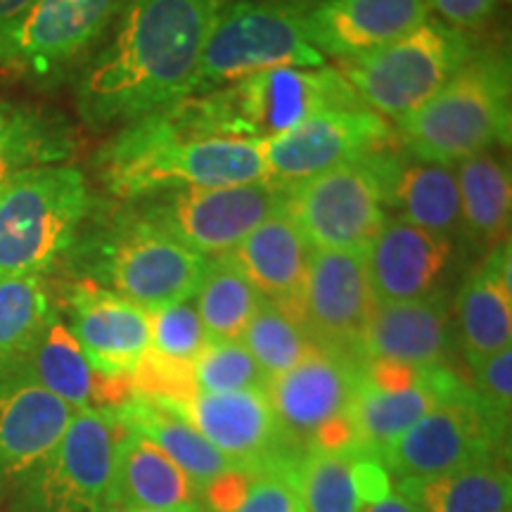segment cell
<instances>
[{"label":"cell","mask_w":512,"mask_h":512,"mask_svg":"<svg viewBox=\"0 0 512 512\" xmlns=\"http://www.w3.org/2000/svg\"><path fill=\"white\" fill-rule=\"evenodd\" d=\"M107 508L207 512L197 484L150 439L140 437L126 425L114 458Z\"/></svg>","instance_id":"d4e9b609"},{"label":"cell","mask_w":512,"mask_h":512,"mask_svg":"<svg viewBox=\"0 0 512 512\" xmlns=\"http://www.w3.org/2000/svg\"><path fill=\"white\" fill-rule=\"evenodd\" d=\"M197 389L204 394L249 392L266 389L268 377L254 361L240 339L230 342H209L192 363Z\"/></svg>","instance_id":"8d00e7d4"},{"label":"cell","mask_w":512,"mask_h":512,"mask_svg":"<svg viewBox=\"0 0 512 512\" xmlns=\"http://www.w3.org/2000/svg\"><path fill=\"white\" fill-rule=\"evenodd\" d=\"M57 313L41 273L0 278V377L15 373Z\"/></svg>","instance_id":"1f68e13d"},{"label":"cell","mask_w":512,"mask_h":512,"mask_svg":"<svg viewBox=\"0 0 512 512\" xmlns=\"http://www.w3.org/2000/svg\"><path fill=\"white\" fill-rule=\"evenodd\" d=\"M451 347V304L439 290L415 302L375 306L354 354L361 361H399L430 368L444 366Z\"/></svg>","instance_id":"7402d4cb"},{"label":"cell","mask_w":512,"mask_h":512,"mask_svg":"<svg viewBox=\"0 0 512 512\" xmlns=\"http://www.w3.org/2000/svg\"><path fill=\"white\" fill-rule=\"evenodd\" d=\"M207 266V256L140 216L119 226L95 252L91 283L107 285L150 313L195 297Z\"/></svg>","instance_id":"30bf717a"},{"label":"cell","mask_w":512,"mask_h":512,"mask_svg":"<svg viewBox=\"0 0 512 512\" xmlns=\"http://www.w3.org/2000/svg\"><path fill=\"white\" fill-rule=\"evenodd\" d=\"M453 259V242L427 233L403 216H387L366 249L368 283L375 306L425 299L441 290Z\"/></svg>","instance_id":"d6986e66"},{"label":"cell","mask_w":512,"mask_h":512,"mask_svg":"<svg viewBox=\"0 0 512 512\" xmlns=\"http://www.w3.org/2000/svg\"><path fill=\"white\" fill-rule=\"evenodd\" d=\"M460 233L477 252L508 242L512 181L510 166L496 150L479 152L456 164Z\"/></svg>","instance_id":"83f0119b"},{"label":"cell","mask_w":512,"mask_h":512,"mask_svg":"<svg viewBox=\"0 0 512 512\" xmlns=\"http://www.w3.org/2000/svg\"><path fill=\"white\" fill-rule=\"evenodd\" d=\"M195 98L211 138L268 140L313 114L363 107L349 81L332 67L271 69Z\"/></svg>","instance_id":"8992f818"},{"label":"cell","mask_w":512,"mask_h":512,"mask_svg":"<svg viewBox=\"0 0 512 512\" xmlns=\"http://www.w3.org/2000/svg\"><path fill=\"white\" fill-rule=\"evenodd\" d=\"M427 17V0H316L306 34L320 55L347 62L411 34Z\"/></svg>","instance_id":"ffe728a7"},{"label":"cell","mask_w":512,"mask_h":512,"mask_svg":"<svg viewBox=\"0 0 512 512\" xmlns=\"http://www.w3.org/2000/svg\"><path fill=\"white\" fill-rule=\"evenodd\" d=\"M91 207L74 166H36L0 185V278L38 275L72 249Z\"/></svg>","instance_id":"5b68a950"},{"label":"cell","mask_w":512,"mask_h":512,"mask_svg":"<svg viewBox=\"0 0 512 512\" xmlns=\"http://www.w3.org/2000/svg\"><path fill=\"white\" fill-rule=\"evenodd\" d=\"M401 157L370 152L325 174L292 185L285 211L313 249L366 252L392 209Z\"/></svg>","instance_id":"52a82bcc"},{"label":"cell","mask_w":512,"mask_h":512,"mask_svg":"<svg viewBox=\"0 0 512 512\" xmlns=\"http://www.w3.org/2000/svg\"><path fill=\"white\" fill-rule=\"evenodd\" d=\"M313 0H233L223 5L204 43L190 95L283 67H325L306 34Z\"/></svg>","instance_id":"277c9868"},{"label":"cell","mask_w":512,"mask_h":512,"mask_svg":"<svg viewBox=\"0 0 512 512\" xmlns=\"http://www.w3.org/2000/svg\"><path fill=\"white\" fill-rule=\"evenodd\" d=\"M102 512H171V510H150V508H107Z\"/></svg>","instance_id":"f6af8a7d"},{"label":"cell","mask_w":512,"mask_h":512,"mask_svg":"<svg viewBox=\"0 0 512 512\" xmlns=\"http://www.w3.org/2000/svg\"><path fill=\"white\" fill-rule=\"evenodd\" d=\"M389 138L392 128L387 119L368 107L313 114L290 131L261 140L268 181L292 188L351 159L384 150Z\"/></svg>","instance_id":"4fadbf2b"},{"label":"cell","mask_w":512,"mask_h":512,"mask_svg":"<svg viewBox=\"0 0 512 512\" xmlns=\"http://www.w3.org/2000/svg\"><path fill=\"white\" fill-rule=\"evenodd\" d=\"M285 185L273 181L221 188H178L147 209L145 219L192 252L216 259L230 254L266 219L285 209Z\"/></svg>","instance_id":"7c38bea8"},{"label":"cell","mask_w":512,"mask_h":512,"mask_svg":"<svg viewBox=\"0 0 512 512\" xmlns=\"http://www.w3.org/2000/svg\"><path fill=\"white\" fill-rule=\"evenodd\" d=\"M361 512H422V508L413 498H408L406 494H401L399 489L389 491L382 501L363 505Z\"/></svg>","instance_id":"ee69618b"},{"label":"cell","mask_w":512,"mask_h":512,"mask_svg":"<svg viewBox=\"0 0 512 512\" xmlns=\"http://www.w3.org/2000/svg\"><path fill=\"white\" fill-rule=\"evenodd\" d=\"M261 302L264 297L228 254L209 259L195 292V306L209 342L240 339Z\"/></svg>","instance_id":"d6a6232c"},{"label":"cell","mask_w":512,"mask_h":512,"mask_svg":"<svg viewBox=\"0 0 512 512\" xmlns=\"http://www.w3.org/2000/svg\"><path fill=\"white\" fill-rule=\"evenodd\" d=\"M505 439L508 425L486 411L470 384H465L411 430L384 446L377 458L399 482L432 479L505 453Z\"/></svg>","instance_id":"8fae6325"},{"label":"cell","mask_w":512,"mask_h":512,"mask_svg":"<svg viewBox=\"0 0 512 512\" xmlns=\"http://www.w3.org/2000/svg\"><path fill=\"white\" fill-rule=\"evenodd\" d=\"M12 375L36 382L38 387L48 389L57 399L69 403L74 411H83V408L114 411L136 399L133 375L107 377L95 373L60 313L50 320L34 349Z\"/></svg>","instance_id":"603a6c76"},{"label":"cell","mask_w":512,"mask_h":512,"mask_svg":"<svg viewBox=\"0 0 512 512\" xmlns=\"http://www.w3.org/2000/svg\"><path fill=\"white\" fill-rule=\"evenodd\" d=\"M114 413L119 415V420L128 430L150 439L166 458L174 460L200 491L226 472L242 467L235 460L223 456L219 448L211 446L183 415L162 406V403L136 396L126 406L114 408Z\"/></svg>","instance_id":"f1b7e54d"},{"label":"cell","mask_w":512,"mask_h":512,"mask_svg":"<svg viewBox=\"0 0 512 512\" xmlns=\"http://www.w3.org/2000/svg\"><path fill=\"white\" fill-rule=\"evenodd\" d=\"M38 0H0V64H12L24 22Z\"/></svg>","instance_id":"7bdbcfd3"},{"label":"cell","mask_w":512,"mask_h":512,"mask_svg":"<svg viewBox=\"0 0 512 512\" xmlns=\"http://www.w3.org/2000/svg\"><path fill=\"white\" fill-rule=\"evenodd\" d=\"M358 380L361 358L325 347H316L292 370L268 380L266 399L294 456H302L325 422L349 413Z\"/></svg>","instance_id":"5bb4252c"},{"label":"cell","mask_w":512,"mask_h":512,"mask_svg":"<svg viewBox=\"0 0 512 512\" xmlns=\"http://www.w3.org/2000/svg\"><path fill=\"white\" fill-rule=\"evenodd\" d=\"M74 413L27 377H0V489L24 482L62 439Z\"/></svg>","instance_id":"44dd1931"},{"label":"cell","mask_w":512,"mask_h":512,"mask_svg":"<svg viewBox=\"0 0 512 512\" xmlns=\"http://www.w3.org/2000/svg\"><path fill=\"white\" fill-rule=\"evenodd\" d=\"M98 171L107 190L124 200L169 188L268 181L261 140L209 138L192 95L121 128L100 150Z\"/></svg>","instance_id":"7a4b0ae2"},{"label":"cell","mask_w":512,"mask_h":512,"mask_svg":"<svg viewBox=\"0 0 512 512\" xmlns=\"http://www.w3.org/2000/svg\"><path fill=\"white\" fill-rule=\"evenodd\" d=\"M0 117H3V110H0Z\"/></svg>","instance_id":"bcb514c9"},{"label":"cell","mask_w":512,"mask_h":512,"mask_svg":"<svg viewBox=\"0 0 512 512\" xmlns=\"http://www.w3.org/2000/svg\"><path fill=\"white\" fill-rule=\"evenodd\" d=\"M472 392L496 420L510 425L512 349L496 351V354L472 363Z\"/></svg>","instance_id":"60d3db41"},{"label":"cell","mask_w":512,"mask_h":512,"mask_svg":"<svg viewBox=\"0 0 512 512\" xmlns=\"http://www.w3.org/2000/svg\"><path fill=\"white\" fill-rule=\"evenodd\" d=\"M510 64L501 53H477L441 91L396 121L415 159L456 166L510 143Z\"/></svg>","instance_id":"3957f363"},{"label":"cell","mask_w":512,"mask_h":512,"mask_svg":"<svg viewBox=\"0 0 512 512\" xmlns=\"http://www.w3.org/2000/svg\"><path fill=\"white\" fill-rule=\"evenodd\" d=\"M240 342L245 344L268 380L292 370L318 347L297 316L268 299L256 309Z\"/></svg>","instance_id":"e575fe53"},{"label":"cell","mask_w":512,"mask_h":512,"mask_svg":"<svg viewBox=\"0 0 512 512\" xmlns=\"http://www.w3.org/2000/svg\"><path fill=\"white\" fill-rule=\"evenodd\" d=\"M392 209L427 233L456 240L460 235L456 166L401 159L392 185Z\"/></svg>","instance_id":"4dcf8cb0"},{"label":"cell","mask_w":512,"mask_h":512,"mask_svg":"<svg viewBox=\"0 0 512 512\" xmlns=\"http://www.w3.org/2000/svg\"><path fill=\"white\" fill-rule=\"evenodd\" d=\"M292 467L294 463L261 467L245 501L233 512H304Z\"/></svg>","instance_id":"ab89813d"},{"label":"cell","mask_w":512,"mask_h":512,"mask_svg":"<svg viewBox=\"0 0 512 512\" xmlns=\"http://www.w3.org/2000/svg\"><path fill=\"white\" fill-rule=\"evenodd\" d=\"M311 254L313 247L283 209L254 228L228 256L261 297L299 318Z\"/></svg>","instance_id":"cb8c5ba5"},{"label":"cell","mask_w":512,"mask_h":512,"mask_svg":"<svg viewBox=\"0 0 512 512\" xmlns=\"http://www.w3.org/2000/svg\"><path fill=\"white\" fill-rule=\"evenodd\" d=\"M375 309L366 252L313 249L299 320L318 347L354 354Z\"/></svg>","instance_id":"9a60e30c"},{"label":"cell","mask_w":512,"mask_h":512,"mask_svg":"<svg viewBox=\"0 0 512 512\" xmlns=\"http://www.w3.org/2000/svg\"><path fill=\"white\" fill-rule=\"evenodd\" d=\"M124 422L114 411H76L53 451L24 477L22 512H102L107 508L114 458Z\"/></svg>","instance_id":"9c48e42d"},{"label":"cell","mask_w":512,"mask_h":512,"mask_svg":"<svg viewBox=\"0 0 512 512\" xmlns=\"http://www.w3.org/2000/svg\"><path fill=\"white\" fill-rule=\"evenodd\" d=\"M501 0H427V8L437 10L441 22L460 31L482 29L498 12Z\"/></svg>","instance_id":"b9f144b4"},{"label":"cell","mask_w":512,"mask_h":512,"mask_svg":"<svg viewBox=\"0 0 512 512\" xmlns=\"http://www.w3.org/2000/svg\"><path fill=\"white\" fill-rule=\"evenodd\" d=\"M176 413L183 415L223 456L242 467H271L294 463L299 458L285 446L264 389L200 392Z\"/></svg>","instance_id":"e0dca14e"},{"label":"cell","mask_w":512,"mask_h":512,"mask_svg":"<svg viewBox=\"0 0 512 512\" xmlns=\"http://www.w3.org/2000/svg\"><path fill=\"white\" fill-rule=\"evenodd\" d=\"M475 55V43L465 31L427 17L411 34L339 62V72L363 107L399 121L434 98Z\"/></svg>","instance_id":"ba28073f"},{"label":"cell","mask_w":512,"mask_h":512,"mask_svg":"<svg viewBox=\"0 0 512 512\" xmlns=\"http://www.w3.org/2000/svg\"><path fill=\"white\" fill-rule=\"evenodd\" d=\"M358 456L309 448L294 460V482L304 512H361L354 465Z\"/></svg>","instance_id":"d590c367"},{"label":"cell","mask_w":512,"mask_h":512,"mask_svg":"<svg viewBox=\"0 0 512 512\" xmlns=\"http://www.w3.org/2000/svg\"><path fill=\"white\" fill-rule=\"evenodd\" d=\"M228 0H131L112 41L83 67L76 107L88 126L131 124L188 98L204 43Z\"/></svg>","instance_id":"6da1fadb"},{"label":"cell","mask_w":512,"mask_h":512,"mask_svg":"<svg viewBox=\"0 0 512 512\" xmlns=\"http://www.w3.org/2000/svg\"><path fill=\"white\" fill-rule=\"evenodd\" d=\"M207 344L209 335L192 299L150 311V349L157 354L195 363Z\"/></svg>","instance_id":"74e56055"},{"label":"cell","mask_w":512,"mask_h":512,"mask_svg":"<svg viewBox=\"0 0 512 512\" xmlns=\"http://www.w3.org/2000/svg\"><path fill=\"white\" fill-rule=\"evenodd\" d=\"M463 387L465 382L446 366H432L422 382L401 392H377L358 380L354 401L349 406V418L354 422L361 446L377 456L384 446L399 439L432 408L451 399Z\"/></svg>","instance_id":"4316f807"},{"label":"cell","mask_w":512,"mask_h":512,"mask_svg":"<svg viewBox=\"0 0 512 512\" xmlns=\"http://www.w3.org/2000/svg\"><path fill=\"white\" fill-rule=\"evenodd\" d=\"M72 136L60 119L34 110L3 112L0 117V185L19 171L53 166L72 152Z\"/></svg>","instance_id":"836d02e7"},{"label":"cell","mask_w":512,"mask_h":512,"mask_svg":"<svg viewBox=\"0 0 512 512\" xmlns=\"http://www.w3.org/2000/svg\"><path fill=\"white\" fill-rule=\"evenodd\" d=\"M396 489L420 505L422 512H510L512 475L508 456L498 453L451 475L403 479Z\"/></svg>","instance_id":"f546056e"},{"label":"cell","mask_w":512,"mask_h":512,"mask_svg":"<svg viewBox=\"0 0 512 512\" xmlns=\"http://www.w3.org/2000/svg\"><path fill=\"white\" fill-rule=\"evenodd\" d=\"M133 387L140 399L162 403L171 411H178L200 394L192 363L174 361L152 349H147V354L140 358L133 373Z\"/></svg>","instance_id":"f35d334b"},{"label":"cell","mask_w":512,"mask_h":512,"mask_svg":"<svg viewBox=\"0 0 512 512\" xmlns=\"http://www.w3.org/2000/svg\"><path fill=\"white\" fill-rule=\"evenodd\" d=\"M67 325L100 375H133L150 349V313L91 280L69 292Z\"/></svg>","instance_id":"ac0fdd59"},{"label":"cell","mask_w":512,"mask_h":512,"mask_svg":"<svg viewBox=\"0 0 512 512\" xmlns=\"http://www.w3.org/2000/svg\"><path fill=\"white\" fill-rule=\"evenodd\" d=\"M131 0H38L24 22L10 67L48 81L81 60L117 27Z\"/></svg>","instance_id":"2e32d148"},{"label":"cell","mask_w":512,"mask_h":512,"mask_svg":"<svg viewBox=\"0 0 512 512\" xmlns=\"http://www.w3.org/2000/svg\"><path fill=\"white\" fill-rule=\"evenodd\" d=\"M458 328L467 363H477L512 344L510 242L486 252L458 297Z\"/></svg>","instance_id":"484cf974"}]
</instances>
